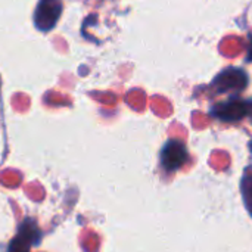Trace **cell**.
Segmentation results:
<instances>
[{
	"label": "cell",
	"mask_w": 252,
	"mask_h": 252,
	"mask_svg": "<svg viewBox=\"0 0 252 252\" xmlns=\"http://www.w3.org/2000/svg\"><path fill=\"white\" fill-rule=\"evenodd\" d=\"M35 244L31 238H28L27 235L21 233L10 242L9 245V252H28L30 251V247Z\"/></svg>",
	"instance_id": "cell-6"
},
{
	"label": "cell",
	"mask_w": 252,
	"mask_h": 252,
	"mask_svg": "<svg viewBox=\"0 0 252 252\" xmlns=\"http://www.w3.org/2000/svg\"><path fill=\"white\" fill-rule=\"evenodd\" d=\"M241 192L248 213L252 216V168H247L241 182Z\"/></svg>",
	"instance_id": "cell-5"
},
{
	"label": "cell",
	"mask_w": 252,
	"mask_h": 252,
	"mask_svg": "<svg viewBox=\"0 0 252 252\" xmlns=\"http://www.w3.org/2000/svg\"><path fill=\"white\" fill-rule=\"evenodd\" d=\"M248 84V75L239 68H227L220 72L214 80V87L217 92H241Z\"/></svg>",
	"instance_id": "cell-2"
},
{
	"label": "cell",
	"mask_w": 252,
	"mask_h": 252,
	"mask_svg": "<svg viewBox=\"0 0 252 252\" xmlns=\"http://www.w3.org/2000/svg\"><path fill=\"white\" fill-rule=\"evenodd\" d=\"M250 148H251V151H252V143H251V145H250Z\"/></svg>",
	"instance_id": "cell-8"
},
{
	"label": "cell",
	"mask_w": 252,
	"mask_h": 252,
	"mask_svg": "<svg viewBox=\"0 0 252 252\" xmlns=\"http://www.w3.org/2000/svg\"><path fill=\"white\" fill-rule=\"evenodd\" d=\"M188 162V151L179 140H170L161 152V164L167 171H176Z\"/></svg>",
	"instance_id": "cell-3"
},
{
	"label": "cell",
	"mask_w": 252,
	"mask_h": 252,
	"mask_svg": "<svg viewBox=\"0 0 252 252\" xmlns=\"http://www.w3.org/2000/svg\"><path fill=\"white\" fill-rule=\"evenodd\" d=\"M62 12L61 0H40L34 12V24L41 31L52 30Z\"/></svg>",
	"instance_id": "cell-1"
},
{
	"label": "cell",
	"mask_w": 252,
	"mask_h": 252,
	"mask_svg": "<svg viewBox=\"0 0 252 252\" xmlns=\"http://www.w3.org/2000/svg\"><path fill=\"white\" fill-rule=\"evenodd\" d=\"M248 61H252V40H251V44H250V53H248Z\"/></svg>",
	"instance_id": "cell-7"
},
{
	"label": "cell",
	"mask_w": 252,
	"mask_h": 252,
	"mask_svg": "<svg viewBox=\"0 0 252 252\" xmlns=\"http://www.w3.org/2000/svg\"><path fill=\"white\" fill-rule=\"evenodd\" d=\"M248 112H250L248 103L244 102V100H238L236 99V100H230V102L217 105L214 108V111H213V115L217 117L221 121L233 123V121H239L244 117H247Z\"/></svg>",
	"instance_id": "cell-4"
}]
</instances>
